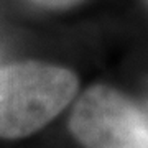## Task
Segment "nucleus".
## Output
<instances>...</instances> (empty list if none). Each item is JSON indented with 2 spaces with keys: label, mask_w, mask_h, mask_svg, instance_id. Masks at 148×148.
Here are the masks:
<instances>
[{
  "label": "nucleus",
  "mask_w": 148,
  "mask_h": 148,
  "mask_svg": "<svg viewBox=\"0 0 148 148\" xmlns=\"http://www.w3.org/2000/svg\"><path fill=\"white\" fill-rule=\"evenodd\" d=\"M33 3L41 7H48V8H66V7L76 5L81 0H32Z\"/></svg>",
  "instance_id": "7ed1b4c3"
},
{
  "label": "nucleus",
  "mask_w": 148,
  "mask_h": 148,
  "mask_svg": "<svg viewBox=\"0 0 148 148\" xmlns=\"http://www.w3.org/2000/svg\"><path fill=\"white\" fill-rule=\"evenodd\" d=\"M77 89L71 71L45 63L0 66V137L36 132L68 106Z\"/></svg>",
  "instance_id": "f257e3e1"
},
{
  "label": "nucleus",
  "mask_w": 148,
  "mask_h": 148,
  "mask_svg": "<svg viewBox=\"0 0 148 148\" xmlns=\"http://www.w3.org/2000/svg\"><path fill=\"white\" fill-rule=\"evenodd\" d=\"M71 130L86 148H148V122L119 90L94 86L71 115Z\"/></svg>",
  "instance_id": "f03ea898"
}]
</instances>
